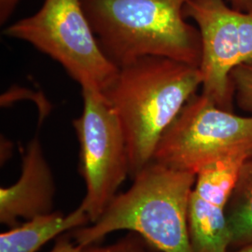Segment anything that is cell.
<instances>
[{"instance_id":"1","label":"cell","mask_w":252,"mask_h":252,"mask_svg":"<svg viewBox=\"0 0 252 252\" xmlns=\"http://www.w3.org/2000/svg\"><path fill=\"white\" fill-rule=\"evenodd\" d=\"M202 86L199 67L159 56H145L119 67L103 93L126 137L130 178L153 161L162 135Z\"/></svg>"},{"instance_id":"2","label":"cell","mask_w":252,"mask_h":252,"mask_svg":"<svg viewBox=\"0 0 252 252\" xmlns=\"http://www.w3.org/2000/svg\"><path fill=\"white\" fill-rule=\"evenodd\" d=\"M196 175L150 162L118 193L92 225L69 232L81 247L100 242L113 232H135L160 252H192L188 208Z\"/></svg>"},{"instance_id":"3","label":"cell","mask_w":252,"mask_h":252,"mask_svg":"<svg viewBox=\"0 0 252 252\" xmlns=\"http://www.w3.org/2000/svg\"><path fill=\"white\" fill-rule=\"evenodd\" d=\"M188 0H81L104 54L118 67L159 56L199 67L198 28L186 22Z\"/></svg>"},{"instance_id":"4","label":"cell","mask_w":252,"mask_h":252,"mask_svg":"<svg viewBox=\"0 0 252 252\" xmlns=\"http://www.w3.org/2000/svg\"><path fill=\"white\" fill-rule=\"evenodd\" d=\"M3 34L49 55L81 89L103 94L117 77L119 67L101 50L81 0H45L34 15L19 20Z\"/></svg>"},{"instance_id":"5","label":"cell","mask_w":252,"mask_h":252,"mask_svg":"<svg viewBox=\"0 0 252 252\" xmlns=\"http://www.w3.org/2000/svg\"><path fill=\"white\" fill-rule=\"evenodd\" d=\"M239 154L252 158V116L236 115L195 94L163 133L153 161L197 175L212 162Z\"/></svg>"},{"instance_id":"6","label":"cell","mask_w":252,"mask_h":252,"mask_svg":"<svg viewBox=\"0 0 252 252\" xmlns=\"http://www.w3.org/2000/svg\"><path fill=\"white\" fill-rule=\"evenodd\" d=\"M81 90L83 109L73 126L80 146L79 172L86 187L81 206L94 223L130 176L129 155L121 123L106 96Z\"/></svg>"},{"instance_id":"7","label":"cell","mask_w":252,"mask_h":252,"mask_svg":"<svg viewBox=\"0 0 252 252\" xmlns=\"http://www.w3.org/2000/svg\"><path fill=\"white\" fill-rule=\"evenodd\" d=\"M239 13L225 0H188L183 9L184 17L196 23L201 36V94L230 111L234 100L230 76L241 64Z\"/></svg>"},{"instance_id":"8","label":"cell","mask_w":252,"mask_h":252,"mask_svg":"<svg viewBox=\"0 0 252 252\" xmlns=\"http://www.w3.org/2000/svg\"><path fill=\"white\" fill-rule=\"evenodd\" d=\"M247 155L218 160L196 175L188 208L192 252H230L231 234L227 207Z\"/></svg>"},{"instance_id":"9","label":"cell","mask_w":252,"mask_h":252,"mask_svg":"<svg viewBox=\"0 0 252 252\" xmlns=\"http://www.w3.org/2000/svg\"><path fill=\"white\" fill-rule=\"evenodd\" d=\"M55 183L37 136L27 144L22 160V174L14 184L0 189V222L9 228L19 220L50 214L54 208Z\"/></svg>"},{"instance_id":"10","label":"cell","mask_w":252,"mask_h":252,"mask_svg":"<svg viewBox=\"0 0 252 252\" xmlns=\"http://www.w3.org/2000/svg\"><path fill=\"white\" fill-rule=\"evenodd\" d=\"M90 222L81 205L66 215L54 211L35 217L0 234V252H37L52 239Z\"/></svg>"},{"instance_id":"11","label":"cell","mask_w":252,"mask_h":252,"mask_svg":"<svg viewBox=\"0 0 252 252\" xmlns=\"http://www.w3.org/2000/svg\"><path fill=\"white\" fill-rule=\"evenodd\" d=\"M231 248L252 245V158L244 162L227 207ZM234 250V251H235Z\"/></svg>"},{"instance_id":"12","label":"cell","mask_w":252,"mask_h":252,"mask_svg":"<svg viewBox=\"0 0 252 252\" xmlns=\"http://www.w3.org/2000/svg\"><path fill=\"white\" fill-rule=\"evenodd\" d=\"M80 252H160L144 237L135 232H128L116 242L109 245L91 244L82 247Z\"/></svg>"},{"instance_id":"13","label":"cell","mask_w":252,"mask_h":252,"mask_svg":"<svg viewBox=\"0 0 252 252\" xmlns=\"http://www.w3.org/2000/svg\"><path fill=\"white\" fill-rule=\"evenodd\" d=\"M230 77L237 106L252 114V64L243 63L236 66Z\"/></svg>"},{"instance_id":"14","label":"cell","mask_w":252,"mask_h":252,"mask_svg":"<svg viewBox=\"0 0 252 252\" xmlns=\"http://www.w3.org/2000/svg\"><path fill=\"white\" fill-rule=\"evenodd\" d=\"M81 246L78 245L73 239L70 233L61 234L56 238L54 248L50 252H80Z\"/></svg>"},{"instance_id":"15","label":"cell","mask_w":252,"mask_h":252,"mask_svg":"<svg viewBox=\"0 0 252 252\" xmlns=\"http://www.w3.org/2000/svg\"><path fill=\"white\" fill-rule=\"evenodd\" d=\"M20 0H0V24L5 25L14 9L17 7Z\"/></svg>"},{"instance_id":"16","label":"cell","mask_w":252,"mask_h":252,"mask_svg":"<svg viewBox=\"0 0 252 252\" xmlns=\"http://www.w3.org/2000/svg\"><path fill=\"white\" fill-rule=\"evenodd\" d=\"M229 2L233 9L252 13V0H229Z\"/></svg>"},{"instance_id":"17","label":"cell","mask_w":252,"mask_h":252,"mask_svg":"<svg viewBox=\"0 0 252 252\" xmlns=\"http://www.w3.org/2000/svg\"><path fill=\"white\" fill-rule=\"evenodd\" d=\"M1 150H4V152H1V162L3 163L10 157L12 150V145L5 137L1 138Z\"/></svg>"},{"instance_id":"18","label":"cell","mask_w":252,"mask_h":252,"mask_svg":"<svg viewBox=\"0 0 252 252\" xmlns=\"http://www.w3.org/2000/svg\"><path fill=\"white\" fill-rule=\"evenodd\" d=\"M233 252H252V245L246 246V247H243V248H240V249L235 250V251H234Z\"/></svg>"}]
</instances>
